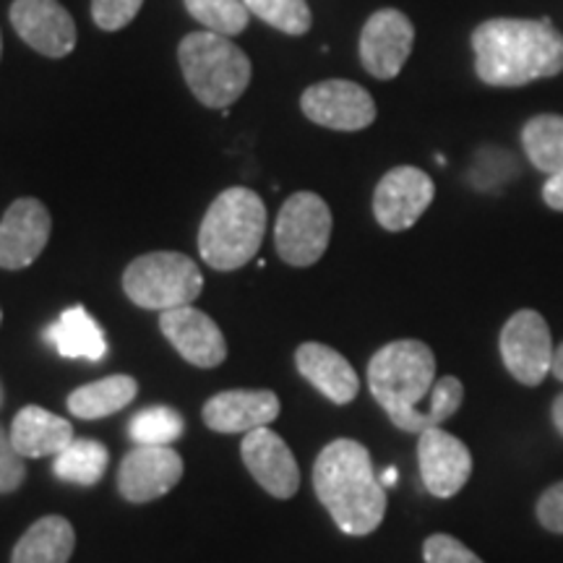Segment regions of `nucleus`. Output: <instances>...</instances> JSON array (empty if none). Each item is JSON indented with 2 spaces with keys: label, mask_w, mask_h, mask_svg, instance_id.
<instances>
[{
  "label": "nucleus",
  "mask_w": 563,
  "mask_h": 563,
  "mask_svg": "<svg viewBox=\"0 0 563 563\" xmlns=\"http://www.w3.org/2000/svg\"><path fill=\"white\" fill-rule=\"evenodd\" d=\"M139 394V382L125 373L108 376L102 382L84 384L68 397L70 415L81 420H102L108 415L121 412L125 405H131Z\"/></svg>",
  "instance_id": "23"
},
{
  "label": "nucleus",
  "mask_w": 563,
  "mask_h": 563,
  "mask_svg": "<svg viewBox=\"0 0 563 563\" xmlns=\"http://www.w3.org/2000/svg\"><path fill=\"white\" fill-rule=\"evenodd\" d=\"M543 201L555 211H563V170L548 175L543 186Z\"/></svg>",
  "instance_id": "34"
},
{
  "label": "nucleus",
  "mask_w": 563,
  "mask_h": 563,
  "mask_svg": "<svg viewBox=\"0 0 563 563\" xmlns=\"http://www.w3.org/2000/svg\"><path fill=\"white\" fill-rule=\"evenodd\" d=\"M0 55H3V37H0Z\"/></svg>",
  "instance_id": "39"
},
{
  "label": "nucleus",
  "mask_w": 563,
  "mask_h": 563,
  "mask_svg": "<svg viewBox=\"0 0 563 563\" xmlns=\"http://www.w3.org/2000/svg\"><path fill=\"white\" fill-rule=\"evenodd\" d=\"M415 45L412 21L397 9L376 11L361 32L363 68L376 79H394L405 68Z\"/></svg>",
  "instance_id": "11"
},
{
  "label": "nucleus",
  "mask_w": 563,
  "mask_h": 563,
  "mask_svg": "<svg viewBox=\"0 0 563 563\" xmlns=\"http://www.w3.org/2000/svg\"><path fill=\"white\" fill-rule=\"evenodd\" d=\"M553 376L563 382V344L559 350H555V357H553Z\"/></svg>",
  "instance_id": "36"
},
{
  "label": "nucleus",
  "mask_w": 563,
  "mask_h": 563,
  "mask_svg": "<svg viewBox=\"0 0 563 563\" xmlns=\"http://www.w3.org/2000/svg\"><path fill=\"white\" fill-rule=\"evenodd\" d=\"M183 477V456L170 446H136L123 456L118 490L125 501L150 504L170 493Z\"/></svg>",
  "instance_id": "13"
},
{
  "label": "nucleus",
  "mask_w": 563,
  "mask_h": 563,
  "mask_svg": "<svg viewBox=\"0 0 563 563\" xmlns=\"http://www.w3.org/2000/svg\"><path fill=\"white\" fill-rule=\"evenodd\" d=\"M435 355L420 340L384 344L368 363V386L389 420L410 412L435 386Z\"/></svg>",
  "instance_id": "5"
},
{
  "label": "nucleus",
  "mask_w": 563,
  "mask_h": 563,
  "mask_svg": "<svg viewBox=\"0 0 563 563\" xmlns=\"http://www.w3.org/2000/svg\"><path fill=\"white\" fill-rule=\"evenodd\" d=\"M178 60L188 89L203 108L228 110L251 84V60L235 42L214 32H191L180 40Z\"/></svg>",
  "instance_id": "4"
},
{
  "label": "nucleus",
  "mask_w": 563,
  "mask_h": 563,
  "mask_svg": "<svg viewBox=\"0 0 563 563\" xmlns=\"http://www.w3.org/2000/svg\"><path fill=\"white\" fill-rule=\"evenodd\" d=\"M332 209L319 194L300 191L282 203L274 243L285 264L311 266L327 253L332 241Z\"/></svg>",
  "instance_id": "7"
},
{
  "label": "nucleus",
  "mask_w": 563,
  "mask_h": 563,
  "mask_svg": "<svg viewBox=\"0 0 563 563\" xmlns=\"http://www.w3.org/2000/svg\"><path fill=\"white\" fill-rule=\"evenodd\" d=\"M422 559L426 563H483L481 555L470 551L462 540L452 538V534H431L422 543Z\"/></svg>",
  "instance_id": "31"
},
{
  "label": "nucleus",
  "mask_w": 563,
  "mask_h": 563,
  "mask_svg": "<svg viewBox=\"0 0 563 563\" xmlns=\"http://www.w3.org/2000/svg\"><path fill=\"white\" fill-rule=\"evenodd\" d=\"M159 332L196 368H217L228 357V342L214 319L199 308L183 306L159 313Z\"/></svg>",
  "instance_id": "16"
},
{
  "label": "nucleus",
  "mask_w": 563,
  "mask_h": 563,
  "mask_svg": "<svg viewBox=\"0 0 563 563\" xmlns=\"http://www.w3.org/2000/svg\"><path fill=\"white\" fill-rule=\"evenodd\" d=\"M47 342L60 352L63 357H84V361H102L108 355V340H104L100 323L87 313L84 306H74L60 313V319L47 329Z\"/></svg>",
  "instance_id": "22"
},
{
  "label": "nucleus",
  "mask_w": 563,
  "mask_h": 563,
  "mask_svg": "<svg viewBox=\"0 0 563 563\" xmlns=\"http://www.w3.org/2000/svg\"><path fill=\"white\" fill-rule=\"evenodd\" d=\"M313 488L344 534L376 532L386 514V490L363 443L336 439L313 464Z\"/></svg>",
  "instance_id": "2"
},
{
  "label": "nucleus",
  "mask_w": 563,
  "mask_h": 563,
  "mask_svg": "<svg viewBox=\"0 0 563 563\" xmlns=\"http://www.w3.org/2000/svg\"><path fill=\"white\" fill-rule=\"evenodd\" d=\"M201 415L217 433H251L279 418V397L269 389L220 391L203 405Z\"/></svg>",
  "instance_id": "18"
},
{
  "label": "nucleus",
  "mask_w": 563,
  "mask_h": 563,
  "mask_svg": "<svg viewBox=\"0 0 563 563\" xmlns=\"http://www.w3.org/2000/svg\"><path fill=\"white\" fill-rule=\"evenodd\" d=\"M51 211L37 199H19L0 220V269H26L51 241Z\"/></svg>",
  "instance_id": "12"
},
{
  "label": "nucleus",
  "mask_w": 563,
  "mask_h": 563,
  "mask_svg": "<svg viewBox=\"0 0 563 563\" xmlns=\"http://www.w3.org/2000/svg\"><path fill=\"white\" fill-rule=\"evenodd\" d=\"M464 402V386L456 376H443L435 382L431 389V407L426 412L412 415L407 418L399 431L407 433H426L428 428H441V422H446L452 415L460 410Z\"/></svg>",
  "instance_id": "28"
},
{
  "label": "nucleus",
  "mask_w": 563,
  "mask_h": 563,
  "mask_svg": "<svg viewBox=\"0 0 563 563\" xmlns=\"http://www.w3.org/2000/svg\"><path fill=\"white\" fill-rule=\"evenodd\" d=\"M501 357L506 371L525 386H540L553 373V336L548 321L532 308H522L504 323Z\"/></svg>",
  "instance_id": "8"
},
{
  "label": "nucleus",
  "mask_w": 563,
  "mask_h": 563,
  "mask_svg": "<svg viewBox=\"0 0 563 563\" xmlns=\"http://www.w3.org/2000/svg\"><path fill=\"white\" fill-rule=\"evenodd\" d=\"M11 441L24 460L58 456L74 441V428L66 418L47 412L45 407H24L11 426Z\"/></svg>",
  "instance_id": "20"
},
{
  "label": "nucleus",
  "mask_w": 563,
  "mask_h": 563,
  "mask_svg": "<svg viewBox=\"0 0 563 563\" xmlns=\"http://www.w3.org/2000/svg\"><path fill=\"white\" fill-rule=\"evenodd\" d=\"M433 196L435 186L431 175L410 165L394 167L378 180L376 194H373V214L384 230H410L431 207Z\"/></svg>",
  "instance_id": "10"
},
{
  "label": "nucleus",
  "mask_w": 563,
  "mask_h": 563,
  "mask_svg": "<svg viewBox=\"0 0 563 563\" xmlns=\"http://www.w3.org/2000/svg\"><path fill=\"white\" fill-rule=\"evenodd\" d=\"M183 3L203 30L222 37H235L251 21V11L243 0H183Z\"/></svg>",
  "instance_id": "27"
},
{
  "label": "nucleus",
  "mask_w": 563,
  "mask_h": 563,
  "mask_svg": "<svg viewBox=\"0 0 563 563\" xmlns=\"http://www.w3.org/2000/svg\"><path fill=\"white\" fill-rule=\"evenodd\" d=\"M76 548V532L66 517H42L21 534L11 563H68Z\"/></svg>",
  "instance_id": "21"
},
{
  "label": "nucleus",
  "mask_w": 563,
  "mask_h": 563,
  "mask_svg": "<svg viewBox=\"0 0 563 563\" xmlns=\"http://www.w3.org/2000/svg\"><path fill=\"white\" fill-rule=\"evenodd\" d=\"M300 110L321 129L363 131L376 121V102L361 84L329 79L308 87L300 97Z\"/></svg>",
  "instance_id": "9"
},
{
  "label": "nucleus",
  "mask_w": 563,
  "mask_h": 563,
  "mask_svg": "<svg viewBox=\"0 0 563 563\" xmlns=\"http://www.w3.org/2000/svg\"><path fill=\"white\" fill-rule=\"evenodd\" d=\"M418 460L422 483L435 498L456 496L473 475L470 449L443 428H428L426 433H420Z\"/></svg>",
  "instance_id": "14"
},
{
  "label": "nucleus",
  "mask_w": 563,
  "mask_h": 563,
  "mask_svg": "<svg viewBox=\"0 0 563 563\" xmlns=\"http://www.w3.org/2000/svg\"><path fill=\"white\" fill-rule=\"evenodd\" d=\"M266 207L251 188H228L211 201L199 228L201 258L217 272H235L256 256L264 243Z\"/></svg>",
  "instance_id": "3"
},
{
  "label": "nucleus",
  "mask_w": 563,
  "mask_h": 563,
  "mask_svg": "<svg viewBox=\"0 0 563 563\" xmlns=\"http://www.w3.org/2000/svg\"><path fill=\"white\" fill-rule=\"evenodd\" d=\"M534 511H538L540 525H543L548 532L563 534V481L553 483L551 488L543 490Z\"/></svg>",
  "instance_id": "33"
},
{
  "label": "nucleus",
  "mask_w": 563,
  "mask_h": 563,
  "mask_svg": "<svg viewBox=\"0 0 563 563\" xmlns=\"http://www.w3.org/2000/svg\"><path fill=\"white\" fill-rule=\"evenodd\" d=\"M0 407H3V384H0Z\"/></svg>",
  "instance_id": "38"
},
{
  "label": "nucleus",
  "mask_w": 563,
  "mask_h": 563,
  "mask_svg": "<svg viewBox=\"0 0 563 563\" xmlns=\"http://www.w3.org/2000/svg\"><path fill=\"white\" fill-rule=\"evenodd\" d=\"M522 146L527 159L540 173L553 175L563 170V118L561 115H534L522 131Z\"/></svg>",
  "instance_id": "25"
},
{
  "label": "nucleus",
  "mask_w": 563,
  "mask_h": 563,
  "mask_svg": "<svg viewBox=\"0 0 563 563\" xmlns=\"http://www.w3.org/2000/svg\"><path fill=\"white\" fill-rule=\"evenodd\" d=\"M475 70L488 87H525L563 70V37L551 19H490L473 32Z\"/></svg>",
  "instance_id": "1"
},
{
  "label": "nucleus",
  "mask_w": 563,
  "mask_h": 563,
  "mask_svg": "<svg viewBox=\"0 0 563 563\" xmlns=\"http://www.w3.org/2000/svg\"><path fill=\"white\" fill-rule=\"evenodd\" d=\"M108 446L95 439H74L55 456L53 473L66 483L97 485L108 470Z\"/></svg>",
  "instance_id": "24"
},
{
  "label": "nucleus",
  "mask_w": 563,
  "mask_h": 563,
  "mask_svg": "<svg viewBox=\"0 0 563 563\" xmlns=\"http://www.w3.org/2000/svg\"><path fill=\"white\" fill-rule=\"evenodd\" d=\"M551 415H553V426H555V431H559V433L563 435V391L559 394V397L553 399Z\"/></svg>",
  "instance_id": "35"
},
{
  "label": "nucleus",
  "mask_w": 563,
  "mask_h": 563,
  "mask_svg": "<svg viewBox=\"0 0 563 563\" xmlns=\"http://www.w3.org/2000/svg\"><path fill=\"white\" fill-rule=\"evenodd\" d=\"M0 321H3V311H0Z\"/></svg>",
  "instance_id": "40"
},
{
  "label": "nucleus",
  "mask_w": 563,
  "mask_h": 563,
  "mask_svg": "<svg viewBox=\"0 0 563 563\" xmlns=\"http://www.w3.org/2000/svg\"><path fill=\"white\" fill-rule=\"evenodd\" d=\"M243 464L274 498H292L300 488V467L285 439L269 426L245 433L241 443Z\"/></svg>",
  "instance_id": "17"
},
{
  "label": "nucleus",
  "mask_w": 563,
  "mask_h": 563,
  "mask_svg": "<svg viewBox=\"0 0 563 563\" xmlns=\"http://www.w3.org/2000/svg\"><path fill=\"white\" fill-rule=\"evenodd\" d=\"M26 477V464L24 456L16 452L13 446L11 433H5L0 428V493H13L16 488H21Z\"/></svg>",
  "instance_id": "32"
},
{
  "label": "nucleus",
  "mask_w": 563,
  "mask_h": 563,
  "mask_svg": "<svg viewBox=\"0 0 563 563\" xmlns=\"http://www.w3.org/2000/svg\"><path fill=\"white\" fill-rule=\"evenodd\" d=\"M144 0H91V19L104 32H118L129 26Z\"/></svg>",
  "instance_id": "30"
},
{
  "label": "nucleus",
  "mask_w": 563,
  "mask_h": 563,
  "mask_svg": "<svg viewBox=\"0 0 563 563\" xmlns=\"http://www.w3.org/2000/svg\"><path fill=\"white\" fill-rule=\"evenodd\" d=\"M11 24L32 51L47 58H63L76 47L74 16L58 0H13Z\"/></svg>",
  "instance_id": "15"
},
{
  "label": "nucleus",
  "mask_w": 563,
  "mask_h": 563,
  "mask_svg": "<svg viewBox=\"0 0 563 563\" xmlns=\"http://www.w3.org/2000/svg\"><path fill=\"white\" fill-rule=\"evenodd\" d=\"M295 365L308 384H313L329 402L350 405L361 391V378L347 357L321 342H306L295 352Z\"/></svg>",
  "instance_id": "19"
},
{
  "label": "nucleus",
  "mask_w": 563,
  "mask_h": 563,
  "mask_svg": "<svg viewBox=\"0 0 563 563\" xmlns=\"http://www.w3.org/2000/svg\"><path fill=\"white\" fill-rule=\"evenodd\" d=\"M394 483H397V470H394V467L384 470V475H382V485H394Z\"/></svg>",
  "instance_id": "37"
},
{
  "label": "nucleus",
  "mask_w": 563,
  "mask_h": 563,
  "mask_svg": "<svg viewBox=\"0 0 563 563\" xmlns=\"http://www.w3.org/2000/svg\"><path fill=\"white\" fill-rule=\"evenodd\" d=\"M183 428V415L167 405H154L146 407L133 415L129 422V435L136 446H170L173 441L180 439Z\"/></svg>",
  "instance_id": "26"
},
{
  "label": "nucleus",
  "mask_w": 563,
  "mask_h": 563,
  "mask_svg": "<svg viewBox=\"0 0 563 563\" xmlns=\"http://www.w3.org/2000/svg\"><path fill=\"white\" fill-rule=\"evenodd\" d=\"M253 16H258L274 30L300 37L311 30L313 16L306 0H243Z\"/></svg>",
  "instance_id": "29"
},
{
  "label": "nucleus",
  "mask_w": 563,
  "mask_h": 563,
  "mask_svg": "<svg viewBox=\"0 0 563 563\" xmlns=\"http://www.w3.org/2000/svg\"><path fill=\"white\" fill-rule=\"evenodd\" d=\"M123 290L139 308L165 313L191 306L203 290V277L186 253L154 251L129 264L123 274Z\"/></svg>",
  "instance_id": "6"
}]
</instances>
